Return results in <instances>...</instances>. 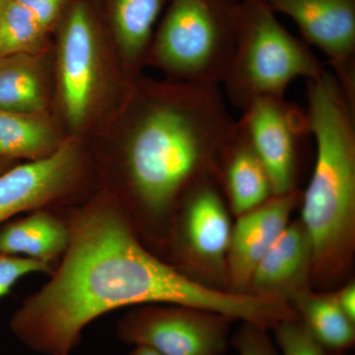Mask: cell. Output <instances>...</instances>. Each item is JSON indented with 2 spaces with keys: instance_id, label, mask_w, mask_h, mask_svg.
Wrapping results in <instances>:
<instances>
[{
  "instance_id": "1",
  "label": "cell",
  "mask_w": 355,
  "mask_h": 355,
  "mask_svg": "<svg viewBox=\"0 0 355 355\" xmlns=\"http://www.w3.org/2000/svg\"><path fill=\"white\" fill-rule=\"evenodd\" d=\"M65 218L67 251L50 280L9 322L13 335L33 352L69 355L91 322L137 305L190 306L263 328L277 319L275 299L203 286L151 251L111 193L70 210Z\"/></svg>"
},
{
  "instance_id": "2",
  "label": "cell",
  "mask_w": 355,
  "mask_h": 355,
  "mask_svg": "<svg viewBox=\"0 0 355 355\" xmlns=\"http://www.w3.org/2000/svg\"><path fill=\"white\" fill-rule=\"evenodd\" d=\"M146 94L123 147L127 198L120 202L142 242L160 256L184 193L217 178L219 154L236 121L218 85L179 83Z\"/></svg>"
},
{
  "instance_id": "3",
  "label": "cell",
  "mask_w": 355,
  "mask_h": 355,
  "mask_svg": "<svg viewBox=\"0 0 355 355\" xmlns=\"http://www.w3.org/2000/svg\"><path fill=\"white\" fill-rule=\"evenodd\" d=\"M306 97L317 155L299 219L314 251L312 287L331 291L347 282L354 261L355 107L326 69L307 80Z\"/></svg>"
},
{
  "instance_id": "4",
  "label": "cell",
  "mask_w": 355,
  "mask_h": 355,
  "mask_svg": "<svg viewBox=\"0 0 355 355\" xmlns=\"http://www.w3.org/2000/svg\"><path fill=\"white\" fill-rule=\"evenodd\" d=\"M324 71L308 44L287 31L273 11L241 0L235 51L221 83L234 106L244 111L259 100L284 97L294 79L314 80Z\"/></svg>"
},
{
  "instance_id": "5",
  "label": "cell",
  "mask_w": 355,
  "mask_h": 355,
  "mask_svg": "<svg viewBox=\"0 0 355 355\" xmlns=\"http://www.w3.org/2000/svg\"><path fill=\"white\" fill-rule=\"evenodd\" d=\"M241 0H172L151 60L182 83L220 85L233 57Z\"/></svg>"
},
{
  "instance_id": "6",
  "label": "cell",
  "mask_w": 355,
  "mask_h": 355,
  "mask_svg": "<svg viewBox=\"0 0 355 355\" xmlns=\"http://www.w3.org/2000/svg\"><path fill=\"white\" fill-rule=\"evenodd\" d=\"M230 214L217 178L193 184L175 214L164 260L203 286L229 291Z\"/></svg>"
},
{
  "instance_id": "7",
  "label": "cell",
  "mask_w": 355,
  "mask_h": 355,
  "mask_svg": "<svg viewBox=\"0 0 355 355\" xmlns=\"http://www.w3.org/2000/svg\"><path fill=\"white\" fill-rule=\"evenodd\" d=\"M232 320L190 306L144 304L116 323L121 342L146 347L161 355H224Z\"/></svg>"
},
{
  "instance_id": "8",
  "label": "cell",
  "mask_w": 355,
  "mask_h": 355,
  "mask_svg": "<svg viewBox=\"0 0 355 355\" xmlns=\"http://www.w3.org/2000/svg\"><path fill=\"white\" fill-rule=\"evenodd\" d=\"M238 123L265 166L273 196L296 190L299 144L310 133L306 112L284 97L265 98L245 109Z\"/></svg>"
},
{
  "instance_id": "9",
  "label": "cell",
  "mask_w": 355,
  "mask_h": 355,
  "mask_svg": "<svg viewBox=\"0 0 355 355\" xmlns=\"http://www.w3.org/2000/svg\"><path fill=\"white\" fill-rule=\"evenodd\" d=\"M85 162L72 140L46 157L16 164L0 175V226L23 212L51 209L83 182Z\"/></svg>"
},
{
  "instance_id": "10",
  "label": "cell",
  "mask_w": 355,
  "mask_h": 355,
  "mask_svg": "<svg viewBox=\"0 0 355 355\" xmlns=\"http://www.w3.org/2000/svg\"><path fill=\"white\" fill-rule=\"evenodd\" d=\"M58 42L60 95L71 127L87 120L99 81V34L87 0H71L62 16Z\"/></svg>"
},
{
  "instance_id": "11",
  "label": "cell",
  "mask_w": 355,
  "mask_h": 355,
  "mask_svg": "<svg viewBox=\"0 0 355 355\" xmlns=\"http://www.w3.org/2000/svg\"><path fill=\"white\" fill-rule=\"evenodd\" d=\"M289 16L305 43L328 58L334 76L355 107V0H253Z\"/></svg>"
},
{
  "instance_id": "12",
  "label": "cell",
  "mask_w": 355,
  "mask_h": 355,
  "mask_svg": "<svg viewBox=\"0 0 355 355\" xmlns=\"http://www.w3.org/2000/svg\"><path fill=\"white\" fill-rule=\"evenodd\" d=\"M301 197L298 189L272 196L260 207L236 217L227 257L229 291L248 293L254 268L286 230Z\"/></svg>"
},
{
  "instance_id": "13",
  "label": "cell",
  "mask_w": 355,
  "mask_h": 355,
  "mask_svg": "<svg viewBox=\"0 0 355 355\" xmlns=\"http://www.w3.org/2000/svg\"><path fill=\"white\" fill-rule=\"evenodd\" d=\"M314 251L300 219L286 230L254 268L248 293L272 296L291 304L292 299L313 288Z\"/></svg>"
},
{
  "instance_id": "14",
  "label": "cell",
  "mask_w": 355,
  "mask_h": 355,
  "mask_svg": "<svg viewBox=\"0 0 355 355\" xmlns=\"http://www.w3.org/2000/svg\"><path fill=\"white\" fill-rule=\"evenodd\" d=\"M217 179L235 218L260 207L273 196L265 166L238 121L219 154Z\"/></svg>"
},
{
  "instance_id": "15",
  "label": "cell",
  "mask_w": 355,
  "mask_h": 355,
  "mask_svg": "<svg viewBox=\"0 0 355 355\" xmlns=\"http://www.w3.org/2000/svg\"><path fill=\"white\" fill-rule=\"evenodd\" d=\"M70 241L65 216L51 209L34 210L27 216L0 226V254L24 257L57 265Z\"/></svg>"
},
{
  "instance_id": "16",
  "label": "cell",
  "mask_w": 355,
  "mask_h": 355,
  "mask_svg": "<svg viewBox=\"0 0 355 355\" xmlns=\"http://www.w3.org/2000/svg\"><path fill=\"white\" fill-rule=\"evenodd\" d=\"M291 305L311 335L329 352L342 354L355 343V323L336 302L333 291L306 289Z\"/></svg>"
},
{
  "instance_id": "17",
  "label": "cell",
  "mask_w": 355,
  "mask_h": 355,
  "mask_svg": "<svg viewBox=\"0 0 355 355\" xmlns=\"http://www.w3.org/2000/svg\"><path fill=\"white\" fill-rule=\"evenodd\" d=\"M163 4L164 0H109L114 39L130 64H137L150 49Z\"/></svg>"
},
{
  "instance_id": "18",
  "label": "cell",
  "mask_w": 355,
  "mask_h": 355,
  "mask_svg": "<svg viewBox=\"0 0 355 355\" xmlns=\"http://www.w3.org/2000/svg\"><path fill=\"white\" fill-rule=\"evenodd\" d=\"M46 106V93L33 55L0 58V111L38 114Z\"/></svg>"
},
{
  "instance_id": "19",
  "label": "cell",
  "mask_w": 355,
  "mask_h": 355,
  "mask_svg": "<svg viewBox=\"0 0 355 355\" xmlns=\"http://www.w3.org/2000/svg\"><path fill=\"white\" fill-rule=\"evenodd\" d=\"M60 144L38 114L0 111V158L36 160L50 155Z\"/></svg>"
},
{
  "instance_id": "20",
  "label": "cell",
  "mask_w": 355,
  "mask_h": 355,
  "mask_svg": "<svg viewBox=\"0 0 355 355\" xmlns=\"http://www.w3.org/2000/svg\"><path fill=\"white\" fill-rule=\"evenodd\" d=\"M49 31L16 0H4L0 15V58L35 53L43 48Z\"/></svg>"
},
{
  "instance_id": "21",
  "label": "cell",
  "mask_w": 355,
  "mask_h": 355,
  "mask_svg": "<svg viewBox=\"0 0 355 355\" xmlns=\"http://www.w3.org/2000/svg\"><path fill=\"white\" fill-rule=\"evenodd\" d=\"M272 330L275 345L282 355H330L299 318L280 322Z\"/></svg>"
},
{
  "instance_id": "22",
  "label": "cell",
  "mask_w": 355,
  "mask_h": 355,
  "mask_svg": "<svg viewBox=\"0 0 355 355\" xmlns=\"http://www.w3.org/2000/svg\"><path fill=\"white\" fill-rule=\"evenodd\" d=\"M55 266L24 257L0 254V298L8 294L26 275L31 273L51 275Z\"/></svg>"
},
{
  "instance_id": "23",
  "label": "cell",
  "mask_w": 355,
  "mask_h": 355,
  "mask_svg": "<svg viewBox=\"0 0 355 355\" xmlns=\"http://www.w3.org/2000/svg\"><path fill=\"white\" fill-rule=\"evenodd\" d=\"M230 338V343L239 355H280L268 330L252 323L242 322Z\"/></svg>"
},
{
  "instance_id": "24",
  "label": "cell",
  "mask_w": 355,
  "mask_h": 355,
  "mask_svg": "<svg viewBox=\"0 0 355 355\" xmlns=\"http://www.w3.org/2000/svg\"><path fill=\"white\" fill-rule=\"evenodd\" d=\"M29 9L39 22L51 31L60 23L71 0H16Z\"/></svg>"
},
{
  "instance_id": "25",
  "label": "cell",
  "mask_w": 355,
  "mask_h": 355,
  "mask_svg": "<svg viewBox=\"0 0 355 355\" xmlns=\"http://www.w3.org/2000/svg\"><path fill=\"white\" fill-rule=\"evenodd\" d=\"M334 295L343 312L355 323V282L347 280V282L334 289Z\"/></svg>"
},
{
  "instance_id": "26",
  "label": "cell",
  "mask_w": 355,
  "mask_h": 355,
  "mask_svg": "<svg viewBox=\"0 0 355 355\" xmlns=\"http://www.w3.org/2000/svg\"><path fill=\"white\" fill-rule=\"evenodd\" d=\"M128 355H161L156 352L155 350L148 349L146 347H135V349L132 350Z\"/></svg>"
},
{
  "instance_id": "27",
  "label": "cell",
  "mask_w": 355,
  "mask_h": 355,
  "mask_svg": "<svg viewBox=\"0 0 355 355\" xmlns=\"http://www.w3.org/2000/svg\"><path fill=\"white\" fill-rule=\"evenodd\" d=\"M14 165H16V160L0 158V175H1L2 173L6 172L7 170L10 169Z\"/></svg>"
},
{
  "instance_id": "28",
  "label": "cell",
  "mask_w": 355,
  "mask_h": 355,
  "mask_svg": "<svg viewBox=\"0 0 355 355\" xmlns=\"http://www.w3.org/2000/svg\"><path fill=\"white\" fill-rule=\"evenodd\" d=\"M4 0H0V15H1L2 6H3Z\"/></svg>"
}]
</instances>
